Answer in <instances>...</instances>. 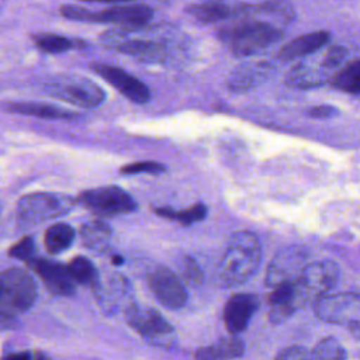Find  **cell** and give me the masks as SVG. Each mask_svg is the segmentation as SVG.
<instances>
[{"label":"cell","mask_w":360,"mask_h":360,"mask_svg":"<svg viewBox=\"0 0 360 360\" xmlns=\"http://www.w3.org/2000/svg\"><path fill=\"white\" fill-rule=\"evenodd\" d=\"M239 18L218 31V38L235 56L242 58L259 53L284 37L283 28L271 21L253 18L252 14Z\"/></svg>","instance_id":"6da1fadb"},{"label":"cell","mask_w":360,"mask_h":360,"mask_svg":"<svg viewBox=\"0 0 360 360\" xmlns=\"http://www.w3.org/2000/svg\"><path fill=\"white\" fill-rule=\"evenodd\" d=\"M262 249L257 238L248 231L236 232L219 263V278L225 287H235L250 278L260 263Z\"/></svg>","instance_id":"7a4b0ae2"},{"label":"cell","mask_w":360,"mask_h":360,"mask_svg":"<svg viewBox=\"0 0 360 360\" xmlns=\"http://www.w3.org/2000/svg\"><path fill=\"white\" fill-rule=\"evenodd\" d=\"M60 14L73 21L97 22V24H115L121 27H143L153 17V8L145 4L112 6L104 10L93 11L80 6H62Z\"/></svg>","instance_id":"3957f363"},{"label":"cell","mask_w":360,"mask_h":360,"mask_svg":"<svg viewBox=\"0 0 360 360\" xmlns=\"http://www.w3.org/2000/svg\"><path fill=\"white\" fill-rule=\"evenodd\" d=\"M339 267L332 260L305 264L292 277V304L297 309L312 304L318 297L328 292L338 281Z\"/></svg>","instance_id":"277c9868"},{"label":"cell","mask_w":360,"mask_h":360,"mask_svg":"<svg viewBox=\"0 0 360 360\" xmlns=\"http://www.w3.org/2000/svg\"><path fill=\"white\" fill-rule=\"evenodd\" d=\"M100 42L121 53L129 55L143 63H162L169 56V49L165 42L132 35L128 27L108 30L100 35Z\"/></svg>","instance_id":"5b68a950"},{"label":"cell","mask_w":360,"mask_h":360,"mask_svg":"<svg viewBox=\"0 0 360 360\" xmlns=\"http://www.w3.org/2000/svg\"><path fill=\"white\" fill-rule=\"evenodd\" d=\"M76 204L70 195L56 193H32L20 198L17 205L18 219L28 225L41 224L65 215Z\"/></svg>","instance_id":"8992f818"},{"label":"cell","mask_w":360,"mask_h":360,"mask_svg":"<svg viewBox=\"0 0 360 360\" xmlns=\"http://www.w3.org/2000/svg\"><path fill=\"white\" fill-rule=\"evenodd\" d=\"M45 91L59 100L79 105L82 108H94L100 105L105 94L94 82L76 75H63L45 84Z\"/></svg>","instance_id":"52a82bcc"},{"label":"cell","mask_w":360,"mask_h":360,"mask_svg":"<svg viewBox=\"0 0 360 360\" xmlns=\"http://www.w3.org/2000/svg\"><path fill=\"white\" fill-rule=\"evenodd\" d=\"M314 312L318 319L328 323L346 325L359 335L360 297L357 292L322 294L314 302Z\"/></svg>","instance_id":"ba28073f"},{"label":"cell","mask_w":360,"mask_h":360,"mask_svg":"<svg viewBox=\"0 0 360 360\" xmlns=\"http://www.w3.org/2000/svg\"><path fill=\"white\" fill-rule=\"evenodd\" d=\"M127 323L155 346L169 347L174 340L172 325L153 308L129 304L125 309Z\"/></svg>","instance_id":"9c48e42d"},{"label":"cell","mask_w":360,"mask_h":360,"mask_svg":"<svg viewBox=\"0 0 360 360\" xmlns=\"http://www.w3.org/2000/svg\"><path fill=\"white\" fill-rule=\"evenodd\" d=\"M77 202L98 217H115L128 214L136 208L129 193L118 186H103L83 191Z\"/></svg>","instance_id":"30bf717a"},{"label":"cell","mask_w":360,"mask_h":360,"mask_svg":"<svg viewBox=\"0 0 360 360\" xmlns=\"http://www.w3.org/2000/svg\"><path fill=\"white\" fill-rule=\"evenodd\" d=\"M1 298L8 307L17 311H25L37 300V284L32 276L17 267H11L0 274Z\"/></svg>","instance_id":"8fae6325"},{"label":"cell","mask_w":360,"mask_h":360,"mask_svg":"<svg viewBox=\"0 0 360 360\" xmlns=\"http://www.w3.org/2000/svg\"><path fill=\"white\" fill-rule=\"evenodd\" d=\"M90 69L103 77L107 83H110L112 87H115L124 97H127L129 101L136 104H145L150 98V91L145 83H142L138 77L132 76L127 70L114 66L107 65L101 62H96L90 65Z\"/></svg>","instance_id":"7c38bea8"},{"label":"cell","mask_w":360,"mask_h":360,"mask_svg":"<svg viewBox=\"0 0 360 360\" xmlns=\"http://www.w3.org/2000/svg\"><path fill=\"white\" fill-rule=\"evenodd\" d=\"M153 295L162 305L170 309H179L187 302V291L183 281L167 267L153 269L148 277Z\"/></svg>","instance_id":"4fadbf2b"},{"label":"cell","mask_w":360,"mask_h":360,"mask_svg":"<svg viewBox=\"0 0 360 360\" xmlns=\"http://www.w3.org/2000/svg\"><path fill=\"white\" fill-rule=\"evenodd\" d=\"M28 266L39 276L46 288L56 295H72L75 292V281L69 276L66 266L42 259V257H31L27 260Z\"/></svg>","instance_id":"5bb4252c"},{"label":"cell","mask_w":360,"mask_h":360,"mask_svg":"<svg viewBox=\"0 0 360 360\" xmlns=\"http://www.w3.org/2000/svg\"><path fill=\"white\" fill-rule=\"evenodd\" d=\"M259 298L255 294H233L225 304L222 319L231 335H238L246 329L252 316L259 308Z\"/></svg>","instance_id":"9a60e30c"},{"label":"cell","mask_w":360,"mask_h":360,"mask_svg":"<svg viewBox=\"0 0 360 360\" xmlns=\"http://www.w3.org/2000/svg\"><path fill=\"white\" fill-rule=\"evenodd\" d=\"M307 252L300 246H290L278 252L269 264L266 285L273 287L278 283L291 280L307 264Z\"/></svg>","instance_id":"2e32d148"},{"label":"cell","mask_w":360,"mask_h":360,"mask_svg":"<svg viewBox=\"0 0 360 360\" xmlns=\"http://www.w3.org/2000/svg\"><path fill=\"white\" fill-rule=\"evenodd\" d=\"M184 11L201 24H215L225 20L243 17L249 11V4H226L222 1H204L188 4Z\"/></svg>","instance_id":"e0dca14e"},{"label":"cell","mask_w":360,"mask_h":360,"mask_svg":"<svg viewBox=\"0 0 360 360\" xmlns=\"http://www.w3.org/2000/svg\"><path fill=\"white\" fill-rule=\"evenodd\" d=\"M273 65L269 60H255L236 66L229 77L228 87L232 91H246L263 83L271 73Z\"/></svg>","instance_id":"ac0fdd59"},{"label":"cell","mask_w":360,"mask_h":360,"mask_svg":"<svg viewBox=\"0 0 360 360\" xmlns=\"http://www.w3.org/2000/svg\"><path fill=\"white\" fill-rule=\"evenodd\" d=\"M330 39V34L325 30L312 31L308 34H302L300 37H295L294 39L284 44L278 52L277 58L281 60H292L297 58H302L307 55H311L321 48H323Z\"/></svg>","instance_id":"d6986e66"},{"label":"cell","mask_w":360,"mask_h":360,"mask_svg":"<svg viewBox=\"0 0 360 360\" xmlns=\"http://www.w3.org/2000/svg\"><path fill=\"white\" fill-rule=\"evenodd\" d=\"M245 353V343L236 335L231 338H224L217 343L201 347L194 353L195 359L204 360H219V359H236L243 356Z\"/></svg>","instance_id":"ffe728a7"},{"label":"cell","mask_w":360,"mask_h":360,"mask_svg":"<svg viewBox=\"0 0 360 360\" xmlns=\"http://www.w3.org/2000/svg\"><path fill=\"white\" fill-rule=\"evenodd\" d=\"M7 110L10 112L31 115V117L44 118V120H72L77 115L76 112L60 108L58 105L38 104V103H14L7 105Z\"/></svg>","instance_id":"44dd1931"},{"label":"cell","mask_w":360,"mask_h":360,"mask_svg":"<svg viewBox=\"0 0 360 360\" xmlns=\"http://www.w3.org/2000/svg\"><path fill=\"white\" fill-rule=\"evenodd\" d=\"M329 84L349 94H357L360 91V62L357 58L349 60L343 68L336 69L328 79Z\"/></svg>","instance_id":"7402d4cb"},{"label":"cell","mask_w":360,"mask_h":360,"mask_svg":"<svg viewBox=\"0 0 360 360\" xmlns=\"http://www.w3.org/2000/svg\"><path fill=\"white\" fill-rule=\"evenodd\" d=\"M32 41L38 49H41L45 53H52V55L63 53L70 49L86 46V42L82 39H75V38H69L65 35L53 34V32L34 34Z\"/></svg>","instance_id":"603a6c76"},{"label":"cell","mask_w":360,"mask_h":360,"mask_svg":"<svg viewBox=\"0 0 360 360\" xmlns=\"http://www.w3.org/2000/svg\"><path fill=\"white\" fill-rule=\"evenodd\" d=\"M328 79H329V75L323 68H321V65L319 68H315V66L300 63L294 66L287 75V83L290 86L300 87V89L318 87L322 83H325Z\"/></svg>","instance_id":"cb8c5ba5"},{"label":"cell","mask_w":360,"mask_h":360,"mask_svg":"<svg viewBox=\"0 0 360 360\" xmlns=\"http://www.w3.org/2000/svg\"><path fill=\"white\" fill-rule=\"evenodd\" d=\"M249 14H263L280 24H290L295 17L294 6L288 0H266L259 4H250Z\"/></svg>","instance_id":"d4e9b609"},{"label":"cell","mask_w":360,"mask_h":360,"mask_svg":"<svg viewBox=\"0 0 360 360\" xmlns=\"http://www.w3.org/2000/svg\"><path fill=\"white\" fill-rule=\"evenodd\" d=\"M75 239V229L68 224H55L45 231L44 243L49 253L58 255L70 248Z\"/></svg>","instance_id":"484cf974"},{"label":"cell","mask_w":360,"mask_h":360,"mask_svg":"<svg viewBox=\"0 0 360 360\" xmlns=\"http://www.w3.org/2000/svg\"><path fill=\"white\" fill-rule=\"evenodd\" d=\"M66 269H68L72 280L80 285L91 287L94 290L97 287V284L100 283L98 273H97L94 264L83 256H77V257L72 259L69 262V264L66 266Z\"/></svg>","instance_id":"4316f807"},{"label":"cell","mask_w":360,"mask_h":360,"mask_svg":"<svg viewBox=\"0 0 360 360\" xmlns=\"http://www.w3.org/2000/svg\"><path fill=\"white\" fill-rule=\"evenodd\" d=\"M153 211L158 217H162L174 222H180L183 225H191L194 222L202 221L207 217V207L202 202H197L193 207H188L184 210L160 207V208H153Z\"/></svg>","instance_id":"83f0119b"},{"label":"cell","mask_w":360,"mask_h":360,"mask_svg":"<svg viewBox=\"0 0 360 360\" xmlns=\"http://www.w3.org/2000/svg\"><path fill=\"white\" fill-rule=\"evenodd\" d=\"M82 240L90 249H98L107 243L111 235V228L101 221H93L82 226Z\"/></svg>","instance_id":"f1b7e54d"},{"label":"cell","mask_w":360,"mask_h":360,"mask_svg":"<svg viewBox=\"0 0 360 360\" xmlns=\"http://www.w3.org/2000/svg\"><path fill=\"white\" fill-rule=\"evenodd\" d=\"M314 359H329V360H343L346 359V352L343 346L332 336L321 339L309 353Z\"/></svg>","instance_id":"f546056e"},{"label":"cell","mask_w":360,"mask_h":360,"mask_svg":"<svg viewBox=\"0 0 360 360\" xmlns=\"http://www.w3.org/2000/svg\"><path fill=\"white\" fill-rule=\"evenodd\" d=\"M166 167L159 163V162H152V160H146V162H134V163H128L124 165L120 169L121 174H139V173H149V174H158L165 172Z\"/></svg>","instance_id":"4dcf8cb0"},{"label":"cell","mask_w":360,"mask_h":360,"mask_svg":"<svg viewBox=\"0 0 360 360\" xmlns=\"http://www.w3.org/2000/svg\"><path fill=\"white\" fill-rule=\"evenodd\" d=\"M346 56H347V48L340 46V45H333V46L328 48V51L321 62V68H323L326 72L336 70L338 68H340V65L343 63Z\"/></svg>","instance_id":"1f68e13d"},{"label":"cell","mask_w":360,"mask_h":360,"mask_svg":"<svg viewBox=\"0 0 360 360\" xmlns=\"http://www.w3.org/2000/svg\"><path fill=\"white\" fill-rule=\"evenodd\" d=\"M181 274H183V280L191 285H198L202 281V273L200 266L195 263L194 259L191 257H186V260L183 262V267H181Z\"/></svg>","instance_id":"d6a6232c"},{"label":"cell","mask_w":360,"mask_h":360,"mask_svg":"<svg viewBox=\"0 0 360 360\" xmlns=\"http://www.w3.org/2000/svg\"><path fill=\"white\" fill-rule=\"evenodd\" d=\"M34 250H35L34 240L31 238H24L10 248L8 255L21 260H28L34 256Z\"/></svg>","instance_id":"836d02e7"},{"label":"cell","mask_w":360,"mask_h":360,"mask_svg":"<svg viewBox=\"0 0 360 360\" xmlns=\"http://www.w3.org/2000/svg\"><path fill=\"white\" fill-rule=\"evenodd\" d=\"M307 114L312 118H321V120H326V118H332V117H336L339 114L338 108L332 107V105H315V107H311Z\"/></svg>","instance_id":"e575fe53"},{"label":"cell","mask_w":360,"mask_h":360,"mask_svg":"<svg viewBox=\"0 0 360 360\" xmlns=\"http://www.w3.org/2000/svg\"><path fill=\"white\" fill-rule=\"evenodd\" d=\"M307 357H309V353H307L305 347H301V346L285 347V349H283L280 353L276 354V359H284V360H290V359H307Z\"/></svg>","instance_id":"d590c367"},{"label":"cell","mask_w":360,"mask_h":360,"mask_svg":"<svg viewBox=\"0 0 360 360\" xmlns=\"http://www.w3.org/2000/svg\"><path fill=\"white\" fill-rule=\"evenodd\" d=\"M86 3H107V4H115V3H128L132 0H80Z\"/></svg>","instance_id":"8d00e7d4"},{"label":"cell","mask_w":360,"mask_h":360,"mask_svg":"<svg viewBox=\"0 0 360 360\" xmlns=\"http://www.w3.org/2000/svg\"><path fill=\"white\" fill-rule=\"evenodd\" d=\"M111 263H112V264H115V266H120V264H122V263H124V259H122L121 256L115 255V256H112V259H111Z\"/></svg>","instance_id":"74e56055"},{"label":"cell","mask_w":360,"mask_h":360,"mask_svg":"<svg viewBox=\"0 0 360 360\" xmlns=\"http://www.w3.org/2000/svg\"><path fill=\"white\" fill-rule=\"evenodd\" d=\"M0 298H1V288H0Z\"/></svg>","instance_id":"f35d334b"}]
</instances>
